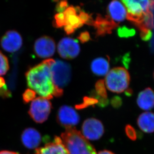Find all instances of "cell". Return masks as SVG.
Segmentation results:
<instances>
[{"label":"cell","mask_w":154,"mask_h":154,"mask_svg":"<svg viewBox=\"0 0 154 154\" xmlns=\"http://www.w3.org/2000/svg\"><path fill=\"white\" fill-rule=\"evenodd\" d=\"M53 59L45 60L26 73L28 86L41 97L50 100L55 91L52 82L50 66Z\"/></svg>","instance_id":"cell-1"},{"label":"cell","mask_w":154,"mask_h":154,"mask_svg":"<svg viewBox=\"0 0 154 154\" xmlns=\"http://www.w3.org/2000/svg\"><path fill=\"white\" fill-rule=\"evenodd\" d=\"M61 139L69 154H97L94 147L75 128H66Z\"/></svg>","instance_id":"cell-2"},{"label":"cell","mask_w":154,"mask_h":154,"mask_svg":"<svg viewBox=\"0 0 154 154\" xmlns=\"http://www.w3.org/2000/svg\"><path fill=\"white\" fill-rule=\"evenodd\" d=\"M50 69L52 82L55 87L54 96L60 97L63 93V88L69 85L71 80V66L65 61L53 60Z\"/></svg>","instance_id":"cell-3"},{"label":"cell","mask_w":154,"mask_h":154,"mask_svg":"<svg viewBox=\"0 0 154 154\" xmlns=\"http://www.w3.org/2000/svg\"><path fill=\"white\" fill-rule=\"evenodd\" d=\"M130 82V74L124 67H115L106 74L105 85L110 91L121 93L128 89Z\"/></svg>","instance_id":"cell-4"},{"label":"cell","mask_w":154,"mask_h":154,"mask_svg":"<svg viewBox=\"0 0 154 154\" xmlns=\"http://www.w3.org/2000/svg\"><path fill=\"white\" fill-rule=\"evenodd\" d=\"M122 3L127 8V19L136 26L142 23L146 14L150 9V1L124 0Z\"/></svg>","instance_id":"cell-5"},{"label":"cell","mask_w":154,"mask_h":154,"mask_svg":"<svg viewBox=\"0 0 154 154\" xmlns=\"http://www.w3.org/2000/svg\"><path fill=\"white\" fill-rule=\"evenodd\" d=\"M51 109L52 104L48 99L38 97L31 103L28 113L35 122L42 123L48 119Z\"/></svg>","instance_id":"cell-6"},{"label":"cell","mask_w":154,"mask_h":154,"mask_svg":"<svg viewBox=\"0 0 154 154\" xmlns=\"http://www.w3.org/2000/svg\"><path fill=\"white\" fill-rule=\"evenodd\" d=\"M57 51L63 59L72 60L80 53V45L76 39L69 37L63 38L58 42Z\"/></svg>","instance_id":"cell-7"},{"label":"cell","mask_w":154,"mask_h":154,"mask_svg":"<svg viewBox=\"0 0 154 154\" xmlns=\"http://www.w3.org/2000/svg\"><path fill=\"white\" fill-rule=\"evenodd\" d=\"M57 120L60 125L66 129L77 125L80 121V117L73 108L63 105L58 109Z\"/></svg>","instance_id":"cell-8"},{"label":"cell","mask_w":154,"mask_h":154,"mask_svg":"<svg viewBox=\"0 0 154 154\" xmlns=\"http://www.w3.org/2000/svg\"><path fill=\"white\" fill-rule=\"evenodd\" d=\"M82 135L87 140H97L102 137L104 128L100 121L96 118H88L83 122L82 126Z\"/></svg>","instance_id":"cell-9"},{"label":"cell","mask_w":154,"mask_h":154,"mask_svg":"<svg viewBox=\"0 0 154 154\" xmlns=\"http://www.w3.org/2000/svg\"><path fill=\"white\" fill-rule=\"evenodd\" d=\"M34 51L40 58H48L54 55L55 51V42L48 36H42L35 42Z\"/></svg>","instance_id":"cell-10"},{"label":"cell","mask_w":154,"mask_h":154,"mask_svg":"<svg viewBox=\"0 0 154 154\" xmlns=\"http://www.w3.org/2000/svg\"><path fill=\"white\" fill-rule=\"evenodd\" d=\"M3 49L9 52H15L20 49L23 45V38L17 31H8L2 37L0 41Z\"/></svg>","instance_id":"cell-11"},{"label":"cell","mask_w":154,"mask_h":154,"mask_svg":"<svg viewBox=\"0 0 154 154\" xmlns=\"http://www.w3.org/2000/svg\"><path fill=\"white\" fill-rule=\"evenodd\" d=\"M35 154H69L61 138L55 136L52 142L35 149Z\"/></svg>","instance_id":"cell-12"},{"label":"cell","mask_w":154,"mask_h":154,"mask_svg":"<svg viewBox=\"0 0 154 154\" xmlns=\"http://www.w3.org/2000/svg\"><path fill=\"white\" fill-rule=\"evenodd\" d=\"M21 141L26 148L34 149H37L41 144L42 137L38 130L33 128H26L22 133Z\"/></svg>","instance_id":"cell-13"},{"label":"cell","mask_w":154,"mask_h":154,"mask_svg":"<svg viewBox=\"0 0 154 154\" xmlns=\"http://www.w3.org/2000/svg\"><path fill=\"white\" fill-rule=\"evenodd\" d=\"M93 26L96 29L97 35L102 36L110 34L112 30L118 26V23L113 21L109 16L103 17L98 15L94 20Z\"/></svg>","instance_id":"cell-14"},{"label":"cell","mask_w":154,"mask_h":154,"mask_svg":"<svg viewBox=\"0 0 154 154\" xmlns=\"http://www.w3.org/2000/svg\"><path fill=\"white\" fill-rule=\"evenodd\" d=\"M107 11L110 18L116 23L123 22L127 18L126 9L124 5L118 1H113L109 3Z\"/></svg>","instance_id":"cell-15"},{"label":"cell","mask_w":154,"mask_h":154,"mask_svg":"<svg viewBox=\"0 0 154 154\" xmlns=\"http://www.w3.org/2000/svg\"><path fill=\"white\" fill-rule=\"evenodd\" d=\"M138 106L144 110H150L154 108V91L148 87L138 95L137 99Z\"/></svg>","instance_id":"cell-16"},{"label":"cell","mask_w":154,"mask_h":154,"mask_svg":"<svg viewBox=\"0 0 154 154\" xmlns=\"http://www.w3.org/2000/svg\"><path fill=\"white\" fill-rule=\"evenodd\" d=\"M137 124L140 129L144 132H154V113L151 112H145L138 117Z\"/></svg>","instance_id":"cell-17"},{"label":"cell","mask_w":154,"mask_h":154,"mask_svg":"<svg viewBox=\"0 0 154 154\" xmlns=\"http://www.w3.org/2000/svg\"><path fill=\"white\" fill-rule=\"evenodd\" d=\"M109 61L103 57L95 58L91 63V71L96 75H105L109 72Z\"/></svg>","instance_id":"cell-18"},{"label":"cell","mask_w":154,"mask_h":154,"mask_svg":"<svg viewBox=\"0 0 154 154\" xmlns=\"http://www.w3.org/2000/svg\"><path fill=\"white\" fill-rule=\"evenodd\" d=\"M9 69V63L7 57L0 51V75L6 74Z\"/></svg>","instance_id":"cell-19"},{"label":"cell","mask_w":154,"mask_h":154,"mask_svg":"<svg viewBox=\"0 0 154 154\" xmlns=\"http://www.w3.org/2000/svg\"><path fill=\"white\" fill-rule=\"evenodd\" d=\"M98 101L93 97H85L83 98V102L79 104L76 105L75 107L77 109H82L96 104L98 105Z\"/></svg>","instance_id":"cell-20"},{"label":"cell","mask_w":154,"mask_h":154,"mask_svg":"<svg viewBox=\"0 0 154 154\" xmlns=\"http://www.w3.org/2000/svg\"><path fill=\"white\" fill-rule=\"evenodd\" d=\"M66 25V17L63 13H57L54 16V27L60 28Z\"/></svg>","instance_id":"cell-21"},{"label":"cell","mask_w":154,"mask_h":154,"mask_svg":"<svg viewBox=\"0 0 154 154\" xmlns=\"http://www.w3.org/2000/svg\"><path fill=\"white\" fill-rule=\"evenodd\" d=\"M36 96V92L30 88H28L25 90L23 94V99L24 103H29L32 101Z\"/></svg>","instance_id":"cell-22"},{"label":"cell","mask_w":154,"mask_h":154,"mask_svg":"<svg viewBox=\"0 0 154 154\" xmlns=\"http://www.w3.org/2000/svg\"><path fill=\"white\" fill-rule=\"evenodd\" d=\"M125 130L127 137L129 138L130 139L133 141H135L137 139V132L135 129L132 126L130 125H126Z\"/></svg>","instance_id":"cell-23"},{"label":"cell","mask_w":154,"mask_h":154,"mask_svg":"<svg viewBox=\"0 0 154 154\" xmlns=\"http://www.w3.org/2000/svg\"><path fill=\"white\" fill-rule=\"evenodd\" d=\"M68 7V2L66 1H61L58 2V4H57L55 11L58 12V13H63Z\"/></svg>","instance_id":"cell-24"},{"label":"cell","mask_w":154,"mask_h":154,"mask_svg":"<svg viewBox=\"0 0 154 154\" xmlns=\"http://www.w3.org/2000/svg\"><path fill=\"white\" fill-rule=\"evenodd\" d=\"M134 34V31L129 29L127 28H120L118 29V35L120 36H130Z\"/></svg>","instance_id":"cell-25"},{"label":"cell","mask_w":154,"mask_h":154,"mask_svg":"<svg viewBox=\"0 0 154 154\" xmlns=\"http://www.w3.org/2000/svg\"><path fill=\"white\" fill-rule=\"evenodd\" d=\"M12 96L11 92L8 90L7 86L6 85L0 88V96L4 98L10 97Z\"/></svg>","instance_id":"cell-26"},{"label":"cell","mask_w":154,"mask_h":154,"mask_svg":"<svg viewBox=\"0 0 154 154\" xmlns=\"http://www.w3.org/2000/svg\"><path fill=\"white\" fill-rule=\"evenodd\" d=\"M79 39L82 43H85V42H88L90 39V35L88 32H82L79 35Z\"/></svg>","instance_id":"cell-27"},{"label":"cell","mask_w":154,"mask_h":154,"mask_svg":"<svg viewBox=\"0 0 154 154\" xmlns=\"http://www.w3.org/2000/svg\"><path fill=\"white\" fill-rule=\"evenodd\" d=\"M121 100L119 98H114V99H112V104L114 107H118L121 105Z\"/></svg>","instance_id":"cell-28"},{"label":"cell","mask_w":154,"mask_h":154,"mask_svg":"<svg viewBox=\"0 0 154 154\" xmlns=\"http://www.w3.org/2000/svg\"><path fill=\"white\" fill-rule=\"evenodd\" d=\"M64 29L67 35H71L75 31L72 26H70L69 25H66V26H64Z\"/></svg>","instance_id":"cell-29"},{"label":"cell","mask_w":154,"mask_h":154,"mask_svg":"<svg viewBox=\"0 0 154 154\" xmlns=\"http://www.w3.org/2000/svg\"><path fill=\"white\" fill-rule=\"evenodd\" d=\"M5 85H6V82H5L4 79L3 77L0 76V88H2Z\"/></svg>","instance_id":"cell-30"},{"label":"cell","mask_w":154,"mask_h":154,"mask_svg":"<svg viewBox=\"0 0 154 154\" xmlns=\"http://www.w3.org/2000/svg\"><path fill=\"white\" fill-rule=\"evenodd\" d=\"M0 154H20L14 152L9 151H2L0 152Z\"/></svg>","instance_id":"cell-31"},{"label":"cell","mask_w":154,"mask_h":154,"mask_svg":"<svg viewBox=\"0 0 154 154\" xmlns=\"http://www.w3.org/2000/svg\"><path fill=\"white\" fill-rule=\"evenodd\" d=\"M98 154H114L112 153V152L108 151V150H103L99 152Z\"/></svg>","instance_id":"cell-32"},{"label":"cell","mask_w":154,"mask_h":154,"mask_svg":"<svg viewBox=\"0 0 154 154\" xmlns=\"http://www.w3.org/2000/svg\"><path fill=\"white\" fill-rule=\"evenodd\" d=\"M150 9L154 10V1H150Z\"/></svg>","instance_id":"cell-33"},{"label":"cell","mask_w":154,"mask_h":154,"mask_svg":"<svg viewBox=\"0 0 154 154\" xmlns=\"http://www.w3.org/2000/svg\"><path fill=\"white\" fill-rule=\"evenodd\" d=\"M153 76H154V74H153Z\"/></svg>","instance_id":"cell-34"}]
</instances>
